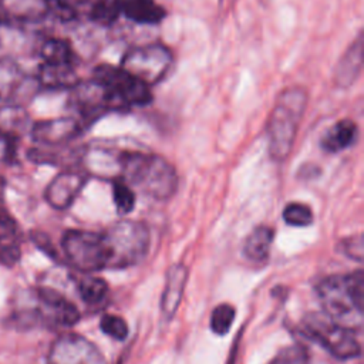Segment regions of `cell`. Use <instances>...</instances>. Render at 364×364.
Segmentation results:
<instances>
[{"label":"cell","instance_id":"obj_9","mask_svg":"<svg viewBox=\"0 0 364 364\" xmlns=\"http://www.w3.org/2000/svg\"><path fill=\"white\" fill-rule=\"evenodd\" d=\"M63 252L70 264L82 273L107 269V253L101 233L70 229L63 235Z\"/></svg>","mask_w":364,"mask_h":364},{"label":"cell","instance_id":"obj_8","mask_svg":"<svg viewBox=\"0 0 364 364\" xmlns=\"http://www.w3.org/2000/svg\"><path fill=\"white\" fill-rule=\"evenodd\" d=\"M92 78L100 81L108 90L121 108L145 107L152 101L151 87L119 65L100 64L94 68Z\"/></svg>","mask_w":364,"mask_h":364},{"label":"cell","instance_id":"obj_15","mask_svg":"<svg viewBox=\"0 0 364 364\" xmlns=\"http://www.w3.org/2000/svg\"><path fill=\"white\" fill-rule=\"evenodd\" d=\"M363 68V33L360 31L353 43L340 57L334 70V84L338 88L351 87L361 74Z\"/></svg>","mask_w":364,"mask_h":364},{"label":"cell","instance_id":"obj_16","mask_svg":"<svg viewBox=\"0 0 364 364\" xmlns=\"http://www.w3.org/2000/svg\"><path fill=\"white\" fill-rule=\"evenodd\" d=\"M121 154L122 151L105 148L91 149L82 154L85 165L81 166V169H84L90 176L95 175L111 181L121 179Z\"/></svg>","mask_w":364,"mask_h":364},{"label":"cell","instance_id":"obj_6","mask_svg":"<svg viewBox=\"0 0 364 364\" xmlns=\"http://www.w3.org/2000/svg\"><path fill=\"white\" fill-rule=\"evenodd\" d=\"M33 306L21 313V318L28 324H43L51 327H71L78 318L77 307L61 293L51 287H38L31 293Z\"/></svg>","mask_w":364,"mask_h":364},{"label":"cell","instance_id":"obj_22","mask_svg":"<svg viewBox=\"0 0 364 364\" xmlns=\"http://www.w3.org/2000/svg\"><path fill=\"white\" fill-rule=\"evenodd\" d=\"M30 128V117L24 107L13 104L0 107V135L4 139L18 141Z\"/></svg>","mask_w":364,"mask_h":364},{"label":"cell","instance_id":"obj_35","mask_svg":"<svg viewBox=\"0 0 364 364\" xmlns=\"http://www.w3.org/2000/svg\"><path fill=\"white\" fill-rule=\"evenodd\" d=\"M0 233H17V223L0 202Z\"/></svg>","mask_w":364,"mask_h":364},{"label":"cell","instance_id":"obj_36","mask_svg":"<svg viewBox=\"0 0 364 364\" xmlns=\"http://www.w3.org/2000/svg\"><path fill=\"white\" fill-rule=\"evenodd\" d=\"M6 179L3 175H0V202H3L4 198V192H6Z\"/></svg>","mask_w":364,"mask_h":364},{"label":"cell","instance_id":"obj_7","mask_svg":"<svg viewBox=\"0 0 364 364\" xmlns=\"http://www.w3.org/2000/svg\"><path fill=\"white\" fill-rule=\"evenodd\" d=\"M306 333L320 343L331 355L350 360L360 355L361 346L353 330L336 323L324 313H310L303 318Z\"/></svg>","mask_w":364,"mask_h":364},{"label":"cell","instance_id":"obj_23","mask_svg":"<svg viewBox=\"0 0 364 364\" xmlns=\"http://www.w3.org/2000/svg\"><path fill=\"white\" fill-rule=\"evenodd\" d=\"M274 232L267 225L255 228L245 240L243 253L252 262H264L270 255Z\"/></svg>","mask_w":364,"mask_h":364},{"label":"cell","instance_id":"obj_11","mask_svg":"<svg viewBox=\"0 0 364 364\" xmlns=\"http://www.w3.org/2000/svg\"><path fill=\"white\" fill-rule=\"evenodd\" d=\"M40 84L36 77L28 75L21 65L9 55L0 57V101L21 105L30 102L37 94Z\"/></svg>","mask_w":364,"mask_h":364},{"label":"cell","instance_id":"obj_29","mask_svg":"<svg viewBox=\"0 0 364 364\" xmlns=\"http://www.w3.org/2000/svg\"><path fill=\"white\" fill-rule=\"evenodd\" d=\"M21 256L17 233H0V264L13 267Z\"/></svg>","mask_w":364,"mask_h":364},{"label":"cell","instance_id":"obj_10","mask_svg":"<svg viewBox=\"0 0 364 364\" xmlns=\"http://www.w3.org/2000/svg\"><path fill=\"white\" fill-rule=\"evenodd\" d=\"M68 102L85 125L107 111L121 108L108 90L95 78L85 81L80 80L70 90Z\"/></svg>","mask_w":364,"mask_h":364},{"label":"cell","instance_id":"obj_24","mask_svg":"<svg viewBox=\"0 0 364 364\" xmlns=\"http://www.w3.org/2000/svg\"><path fill=\"white\" fill-rule=\"evenodd\" d=\"M40 55L43 58V63H51V64L75 65V60H77L71 44L67 40L55 38V37H51L43 41L40 47Z\"/></svg>","mask_w":364,"mask_h":364},{"label":"cell","instance_id":"obj_30","mask_svg":"<svg viewBox=\"0 0 364 364\" xmlns=\"http://www.w3.org/2000/svg\"><path fill=\"white\" fill-rule=\"evenodd\" d=\"M235 320V309L230 304H219L210 314V328L213 333L223 336L226 334Z\"/></svg>","mask_w":364,"mask_h":364},{"label":"cell","instance_id":"obj_14","mask_svg":"<svg viewBox=\"0 0 364 364\" xmlns=\"http://www.w3.org/2000/svg\"><path fill=\"white\" fill-rule=\"evenodd\" d=\"M85 124L75 117H60L34 122L30 135L34 142L44 146H60L74 141L84 132Z\"/></svg>","mask_w":364,"mask_h":364},{"label":"cell","instance_id":"obj_17","mask_svg":"<svg viewBox=\"0 0 364 364\" xmlns=\"http://www.w3.org/2000/svg\"><path fill=\"white\" fill-rule=\"evenodd\" d=\"M358 138V125L350 119L343 118L334 122L320 138V146L327 154H338L348 149Z\"/></svg>","mask_w":364,"mask_h":364},{"label":"cell","instance_id":"obj_25","mask_svg":"<svg viewBox=\"0 0 364 364\" xmlns=\"http://www.w3.org/2000/svg\"><path fill=\"white\" fill-rule=\"evenodd\" d=\"M77 289H78V293H80L81 299L87 304L101 303L105 299L107 293H108L107 283L102 279H100L97 276H91V274L84 276L78 282Z\"/></svg>","mask_w":364,"mask_h":364},{"label":"cell","instance_id":"obj_3","mask_svg":"<svg viewBox=\"0 0 364 364\" xmlns=\"http://www.w3.org/2000/svg\"><path fill=\"white\" fill-rule=\"evenodd\" d=\"M317 296L324 314L331 320L353 331L361 328L364 307V273L361 270L321 280L317 284Z\"/></svg>","mask_w":364,"mask_h":364},{"label":"cell","instance_id":"obj_21","mask_svg":"<svg viewBox=\"0 0 364 364\" xmlns=\"http://www.w3.org/2000/svg\"><path fill=\"white\" fill-rule=\"evenodd\" d=\"M0 9L6 17L21 23H38L48 17L47 0H0Z\"/></svg>","mask_w":364,"mask_h":364},{"label":"cell","instance_id":"obj_19","mask_svg":"<svg viewBox=\"0 0 364 364\" xmlns=\"http://www.w3.org/2000/svg\"><path fill=\"white\" fill-rule=\"evenodd\" d=\"M186 279H188V270L181 263L173 264L168 270L164 294L161 300V310L166 318H171L175 314L183 294Z\"/></svg>","mask_w":364,"mask_h":364},{"label":"cell","instance_id":"obj_26","mask_svg":"<svg viewBox=\"0 0 364 364\" xmlns=\"http://www.w3.org/2000/svg\"><path fill=\"white\" fill-rule=\"evenodd\" d=\"M87 4L88 17L101 26H111L119 16L117 0H90Z\"/></svg>","mask_w":364,"mask_h":364},{"label":"cell","instance_id":"obj_5","mask_svg":"<svg viewBox=\"0 0 364 364\" xmlns=\"http://www.w3.org/2000/svg\"><path fill=\"white\" fill-rule=\"evenodd\" d=\"M173 65V54L162 43L135 46L125 51L119 67L148 87L161 82Z\"/></svg>","mask_w":364,"mask_h":364},{"label":"cell","instance_id":"obj_33","mask_svg":"<svg viewBox=\"0 0 364 364\" xmlns=\"http://www.w3.org/2000/svg\"><path fill=\"white\" fill-rule=\"evenodd\" d=\"M48 17H54L63 23L74 21L78 17V11L65 0H47Z\"/></svg>","mask_w":364,"mask_h":364},{"label":"cell","instance_id":"obj_27","mask_svg":"<svg viewBox=\"0 0 364 364\" xmlns=\"http://www.w3.org/2000/svg\"><path fill=\"white\" fill-rule=\"evenodd\" d=\"M313 210L301 202H290L283 209V220L296 228H306L313 223Z\"/></svg>","mask_w":364,"mask_h":364},{"label":"cell","instance_id":"obj_31","mask_svg":"<svg viewBox=\"0 0 364 364\" xmlns=\"http://www.w3.org/2000/svg\"><path fill=\"white\" fill-rule=\"evenodd\" d=\"M309 355L301 344H291L282 348L267 364H307Z\"/></svg>","mask_w":364,"mask_h":364},{"label":"cell","instance_id":"obj_28","mask_svg":"<svg viewBox=\"0 0 364 364\" xmlns=\"http://www.w3.org/2000/svg\"><path fill=\"white\" fill-rule=\"evenodd\" d=\"M112 200L118 213L127 215L135 206V192L125 181L115 179L112 181Z\"/></svg>","mask_w":364,"mask_h":364},{"label":"cell","instance_id":"obj_1","mask_svg":"<svg viewBox=\"0 0 364 364\" xmlns=\"http://www.w3.org/2000/svg\"><path fill=\"white\" fill-rule=\"evenodd\" d=\"M307 101V91L300 85H290L276 97L266 125L267 151L273 161L283 162L290 156Z\"/></svg>","mask_w":364,"mask_h":364},{"label":"cell","instance_id":"obj_20","mask_svg":"<svg viewBox=\"0 0 364 364\" xmlns=\"http://www.w3.org/2000/svg\"><path fill=\"white\" fill-rule=\"evenodd\" d=\"M40 87L51 90H71L78 81L74 65L41 63L36 75Z\"/></svg>","mask_w":364,"mask_h":364},{"label":"cell","instance_id":"obj_32","mask_svg":"<svg viewBox=\"0 0 364 364\" xmlns=\"http://www.w3.org/2000/svg\"><path fill=\"white\" fill-rule=\"evenodd\" d=\"M100 327H101L102 333H105L111 338H115L119 341L125 340L128 336V326L124 321V318H121L119 316H114V314L102 316V318L100 321Z\"/></svg>","mask_w":364,"mask_h":364},{"label":"cell","instance_id":"obj_4","mask_svg":"<svg viewBox=\"0 0 364 364\" xmlns=\"http://www.w3.org/2000/svg\"><path fill=\"white\" fill-rule=\"evenodd\" d=\"M107 269H124L141 262L149 247V230L138 220L122 219L101 233Z\"/></svg>","mask_w":364,"mask_h":364},{"label":"cell","instance_id":"obj_12","mask_svg":"<svg viewBox=\"0 0 364 364\" xmlns=\"http://www.w3.org/2000/svg\"><path fill=\"white\" fill-rule=\"evenodd\" d=\"M47 364H105V360L97 346L85 337L65 333L53 341Z\"/></svg>","mask_w":364,"mask_h":364},{"label":"cell","instance_id":"obj_18","mask_svg":"<svg viewBox=\"0 0 364 364\" xmlns=\"http://www.w3.org/2000/svg\"><path fill=\"white\" fill-rule=\"evenodd\" d=\"M119 14L136 24L155 26L164 21L166 10L155 0H117Z\"/></svg>","mask_w":364,"mask_h":364},{"label":"cell","instance_id":"obj_2","mask_svg":"<svg viewBox=\"0 0 364 364\" xmlns=\"http://www.w3.org/2000/svg\"><path fill=\"white\" fill-rule=\"evenodd\" d=\"M121 179L156 200L172 198L179 185L178 172L166 158L139 151H122Z\"/></svg>","mask_w":364,"mask_h":364},{"label":"cell","instance_id":"obj_13","mask_svg":"<svg viewBox=\"0 0 364 364\" xmlns=\"http://www.w3.org/2000/svg\"><path fill=\"white\" fill-rule=\"evenodd\" d=\"M90 175L81 168H67L58 172L44 191L46 202L57 209H68L87 185Z\"/></svg>","mask_w":364,"mask_h":364},{"label":"cell","instance_id":"obj_34","mask_svg":"<svg viewBox=\"0 0 364 364\" xmlns=\"http://www.w3.org/2000/svg\"><path fill=\"white\" fill-rule=\"evenodd\" d=\"M340 245H341V250L347 256H350V257H353L355 260H361L363 259V239H361V235L347 237Z\"/></svg>","mask_w":364,"mask_h":364}]
</instances>
